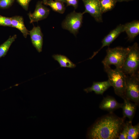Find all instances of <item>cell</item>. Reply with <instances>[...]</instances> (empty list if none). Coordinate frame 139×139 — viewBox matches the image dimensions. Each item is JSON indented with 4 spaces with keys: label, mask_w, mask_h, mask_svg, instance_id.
I'll return each mask as SVG.
<instances>
[{
    "label": "cell",
    "mask_w": 139,
    "mask_h": 139,
    "mask_svg": "<svg viewBox=\"0 0 139 139\" xmlns=\"http://www.w3.org/2000/svg\"><path fill=\"white\" fill-rule=\"evenodd\" d=\"M48 0H43V3L45 4L46 3V2L48 1Z\"/></svg>",
    "instance_id": "obj_28"
},
{
    "label": "cell",
    "mask_w": 139,
    "mask_h": 139,
    "mask_svg": "<svg viewBox=\"0 0 139 139\" xmlns=\"http://www.w3.org/2000/svg\"><path fill=\"white\" fill-rule=\"evenodd\" d=\"M124 32L130 40L133 39L139 33V22L134 20L124 25Z\"/></svg>",
    "instance_id": "obj_14"
},
{
    "label": "cell",
    "mask_w": 139,
    "mask_h": 139,
    "mask_svg": "<svg viewBox=\"0 0 139 139\" xmlns=\"http://www.w3.org/2000/svg\"><path fill=\"white\" fill-rule=\"evenodd\" d=\"M125 98L134 102L137 106L139 103V73L126 75Z\"/></svg>",
    "instance_id": "obj_5"
},
{
    "label": "cell",
    "mask_w": 139,
    "mask_h": 139,
    "mask_svg": "<svg viewBox=\"0 0 139 139\" xmlns=\"http://www.w3.org/2000/svg\"><path fill=\"white\" fill-rule=\"evenodd\" d=\"M111 86L108 80L102 82H94L91 87L84 89V91L86 93L93 91L97 94L102 95Z\"/></svg>",
    "instance_id": "obj_12"
},
{
    "label": "cell",
    "mask_w": 139,
    "mask_h": 139,
    "mask_svg": "<svg viewBox=\"0 0 139 139\" xmlns=\"http://www.w3.org/2000/svg\"><path fill=\"white\" fill-rule=\"evenodd\" d=\"M14 0H0V8H7L12 4Z\"/></svg>",
    "instance_id": "obj_23"
},
{
    "label": "cell",
    "mask_w": 139,
    "mask_h": 139,
    "mask_svg": "<svg viewBox=\"0 0 139 139\" xmlns=\"http://www.w3.org/2000/svg\"><path fill=\"white\" fill-rule=\"evenodd\" d=\"M12 27L15 28L22 33L25 38L29 34V31L25 27L23 18L20 16H16L11 17Z\"/></svg>",
    "instance_id": "obj_15"
},
{
    "label": "cell",
    "mask_w": 139,
    "mask_h": 139,
    "mask_svg": "<svg viewBox=\"0 0 139 139\" xmlns=\"http://www.w3.org/2000/svg\"><path fill=\"white\" fill-rule=\"evenodd\" d=\"M122 104L118 102L113 97L108 96L104 98L99 107L102 110L112 113L116 109L121 108Z\"/></svg>",
    "instance_id": "obj_11"
},
{
    "label": "cell",
    "mask_w": 139,
    "mask_h": 139,
    "mask_svg": "<svg viewBox=\"0 0 139 139\" xmlns=\"http://www.w3.org/2000/svg\"><path fill=\"white\" fill-rule=\"evenodd\" d=\"M139 47L136 42L131 46L121 68L126 75H131L139 73Z\"/></svg>",
    "instance_id": "obj_4"
},
{
    "label": "cell",
    "mask_w": 139,
    "mask_h": 139,
    "mask_svg": "<svg viewBox=\"0 0 139 139\" xmlns=\"http://www.w3.org/2000/svg\"><path fill=\"white\" fill-rule=\"evenodd\" d=\"M64 3L53 0H48L45 5L49 6L55 12L63 14L65 10Z\"/></svg>",
    "instance_id": "obj_17"
},
{
    "label": "cell",
    "mask_w": 139,
    "mask_h": 139,
    "mask_svg": "<svg viewBox=\"0 0 139 139\" xmlns=\"http://www.w3.org/2000/svg\"><path fill=\"white\" fill-rule=\"evenodd\" d=\"M29 33L33 45L38 52H41L43 44V35L40 28L38 26H34Z\"/></svg>",
    "instance_id": "obj_10"
},
{
    "label": "cell",
    "mask_w": 139,
    "mask_h": 139,
    "mask_svg": "<svg viewBox=\"0 0 139 139\" xmlns=\"http://www.w3.org/2000/svg\"><path fill=\"white\" fill-rule=\"evenodd\" d=\"M129 121L125 123L123 129L118 137V139H126L128 135Z\"/></svg>",
    "instance_id": "obj_21"
},
{
    "label": "cell",
    "mask_w": 139,
    "mask_h": 139,
    "mask_svg": "<svg viewBox=\"0 0 139 139\" xmlns=\"http://www.w3.org/2000/svg\"><path fill=\"white\" fill-rule=\"evenodd\" d=\"M117 2H128L129 1H133V0H116Z\"/></svg>",
    "instance_id": "obj_26"
},
{
    "label": "cell",
    "mask_w": 139,
    "mask_h": 139,
    "mask_svg": "<svg viewBox=\"0 0 139 139\" xmlns=\"http://www.w3.org/2000/svg\"><path fill=\"white\" fill-rule=\"evenodd\" d=\"M129 50L130 47L108 48L106 50V55L102 61L104 67L113 65L116 68H121Z\"/></svg>",
    "instance_id": "obj_3"
},
{
    "label": "cell",
    "mask_w": 139,
    "mask_h": 139,
    "mask_svg": "<svg viewBox=\"0 0 139 139\" xmlns=\"http://www.w3.org/2000/svg\"><path fill=\"white\" fill-rule=\"evenodd\" d=\"M123 99L124 103L121 108L123 110V117H127L129 118V121H132L136 110L137 105L126 98Z\"/></svg>",
    "instance_id": "obj_13"
},
{
    "label": "cell",
    "mask_w": 139,
    "mask_h": 139,
    "mask_svg": "<svg viewBox=\"0 0 139 139\" xmlns=\"http://www.w3.org/2000/svg\"><path fill=\"white\" fill-rule=\"evenodd\" d=\"M54 0L59 1L63 3L65 2V0Z\"/></svg>",
    "instance_id": "obj_27"
},
{
    "label": "cell",
    "mask_w": 139,
    "mask_h": 139,
    "mask_svg": "<svg viewBox=\"0 0 139 139\" xmlns=\"http://www.w3.org/2000/svg\"><path fill=\"white\" fill-rule=\"evenodd\" d=\"M99 1L102 13L112 10L117 2L116 0H99Z\"/></svg>",
    "instance_id": "obj_19"
},
{
    "label": "cell",
    "mask_w": 139,
    "mask_h": 139,
    "mask_svg": "<svg viewBox=\"0 0 139 139\" xmlns=\"http://www.w3.org/2000/svg\"><path fill=\"white\" fill-rule=\"evenodd\" d=\"M67 6H73L75 9L78 7L79 0H65Z\"/></svg>",
    "instance_id": "obj_24"
},
{
    "label": "cell",
    "mask_w": 139,
    "mask_h": 139,
    "mask_svg": "<svg viewBox=\"0 0 139 139\" xmlns=\"http://www.w3.org/2000/svg\"><path fill=\"white\" fill-rule=\"evenodd\" d=\"M49 12V9L43 5L42 2H38L34 12L28 14L30 22H38L45 19L48 16Z\"/></svg>",
    "instance_id": "obj_8"
},
{
    "label": "cell",
    "mask_w": 139,
    "mask_h": 139,
    "mask_svg": "<svg viewBox=\"0 0 139 139\" xmlns=\"http://www.w3.org/2000/svg\"><path fill=\"white\" fill-rule=\"evenodd\" d=\"M19 4L25 10L28 9L29 3L31 0H17Z\"/></svg>",
    "instance_id": "obj_25"
},
{
    "label": "cell",
    "mask_w": 139,
    "mask_h": 139,
    "mask_svg": "<svg viewBox=\"0 0 139 139\" xmlns=\"http://www.w3.org/2000/svg\"><path fill=\"white\" fill-rule=\"evenodd\" d=\"M0 25L12 27L11 18L0 15Z\"/></svg>",
    "instance_id": "obj_22"
},
{
    "label": "cell",
    "mask_w": 139,
    "mask_h": 139,
    "mask_svg": "<svg viewBox=\"0 0 139 139\" xmlns=\"http://www.w3.org/2000/svg\"><path fill=\"white\" fill-rule=\"evenodd\" d=\"M83 13L74 11L68 14L62 23V27L76 36L81 27Z\"/></svg>",
    "instance_id": "obj_6"
},
{
    "label": "cell",
    "mask_w": 139,
    "mask_h": 139,
    "mask_svg": "<svg viewBox=\"0 0 139 139\" xmlns=\"http://www.w3.org/2000/svg\"><path fill=\"white\" fill-rule=\"evenodd\" d=\"M127 139H136L139 134V123L133 126L132 121H129Z\"/></svg>",
    "instance_id": "obj_20"
},
{
    "label": "cell",
    "mask_w": 139,
    "mask_h": 139,
    "mask_svg": "<svg viewBox=\"0 0 139 139\" xmlns=\"http://www.w3.org/2000/svg\"><path fill=\"white\" fill-rule=\"evenodd\" d=\"M54 59L57 61L61 67L75 68L76 65L73 63L67 57L60 54H54L52 56Z\"/></svg>",
    "instance_id": "obj_16"
},
{
    "label": "cell",
    "mask_w": 139,
    "mask_h": 139,
    "mask_svg": "<svg viewBox=\"0 0 139 139\" xmlns=\"http://www.w3.org/2000/svg\"><path fill=\"white\" fill-rule=\"evenodd\" d=\"M124 32V25L120 24L114 29L111 31L106 36L102 41V45L97 51L94 52L90 59L92 58L103 47L109 46L122 32Z\"/></svg>",
    "instance_id": "obj_9"
},
{
    "label": "cell",
    "mask_w": 139,
    "mask_h": 139,
    "mask_svg": "<svg viewBox=\"0 0 139 139\" xmlns=\"http://www.w3.org/2000/svg\"><path fill=\"white\" fill-rule=\"evenodd\" d=\"M97 120L91 127L87 137L92 139L118 138L124 123V118H120L111 114Z\"/></svg>",
    "instance_id": "obj_1"
},
{
    "label": "cell",
    "mask_w": 139,
    "mask_h": 139,
    "mask_svg": "<svg viewBox=\"0 0 139 139\" xmlns=\"http://www.w3.org/2000/svg\"><path fill=\"white\" fill-rule=\"evenodd\" d=\"M104 68L115 94L124 99L125 98L126 75L121 68H116L113 69L110 67Z\"/></svg>",
    "instance_id": "obj_2"
},
{
    "label": "cell",
    "mask_w": 139,
    "mask_h": 139,
    "mask_svg": "<svg viewBox=\"0 0 139 139\" xmlns=\"http://www.w3.org/2000/svg\"><path fill=\"white\" fill-rule=\"evenodd\" d=\"M16 38V34L10 36L6 41L0 45V58L5 56L11 46Z\"/></svg>",
    "instance_id": "obj_18"
},
{
    "label": "cell",
    "mask_w": 139,
    "mask_h": 139,
    "mask_svg": "<svg viewBox=\"0 0 139 139\" xmlns=\"http://www.w3.org/2000/svg\"><path fill=\"white\" fill-rule=\"evenodd\" d=\"M85 7L83 13H89L98 22H102V13L99 0H82Z\"/></svg>",
    "instance_id": "obj_7"
}]
</instances>
